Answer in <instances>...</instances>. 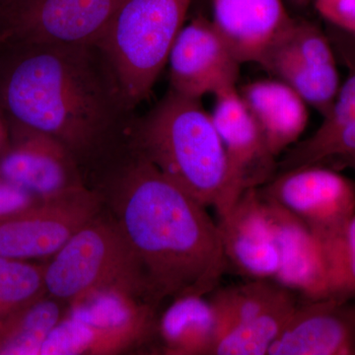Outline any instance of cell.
Returning <instances> with one entry per match:
<instances>
[{"mask_svg":"<svg viewBox=\"0 0 355 355\" xmlns=\"http://www.w3.org/2000/svg\"><path fill=\"white\" fill-rule=\"evenodd\" d=\"M65 315L64 302L48 295L0 320V354H40L46 336Z\"/></svg>","mask_w":355,"mask_h":355,"instance_id":"cell-20","label":"cell"},{"mask_svg":"<svg viewBox=\"0 0 355 355\" xmlns=\"http://www.w3.org/2000/svg\"><path fill=\"white\" fill-rule=\"evenodd\" d=\"M125 0H0V46L98 44Z\"/></svg>","mask_w":355,"mask_h":355,"instance_id":"cell-7","label":"cell"},{"mask_svg":"<svg viewBox=\"0 0 355 355\" xmlns=\"http://www.w3.org/2000/svg\"><path fill=\"white\" fill-rule=\"evenodd\" d=\"M46 265L0 256V320L48 296Z\"/></svg>","mask_w":355,"mask_h":355,"instance_id":"cell-21","label":"cell"},{"mask_svg":"<svg viewBox=\"0 0 355 355\" xmlns=\"http://www.w3.org/2000/svg\"><path fill=\"white\" fill-rule=\"evenodd\" d=\"M168 64L171 89L197 99L235 88L241 64L214 22L202 16L182 28Z\"/></svg>","mask_w":355,"mask_h":355,"instance_id":"cell-11","label":"cell"},{"mask_svg":"<svg viewBox=\"0 0 355 355\" xmlns=\"http://www.w3.org/2000/svg\"><path fill=\"white\" fill-rule=\"evenodd\" d=\"M265 200L275 225L279 253V268L273 282L297 292L305 300L328 298V265L316 236L291 211Z\"/></svg>","mask_w":355,"mask_h":355,"instance_id":"cell-15","label":"cell"},{"mask_svg":"<svg viewBox=\"0 0 355 355\" xmlns=\"http://www.w3.org/2000/svg\"><path fill=\"white\" fill-rule=\"evenodd\" d=\"M105 207L102 193L86 184L40 198L0 219V256L23 261L51 259Z\"/></svg>","mask_w":355,"mask_h":355,"instance_id":"cell-9","label":"cell"},{"mask_svg":"<svg viewBox=\"0 0 355 355\" xmlns=\"http://www.w3.org/2000/svg\"><path fill=\"white\" fill-rule=\"evenodd\" d=\"M8 144V130H7L6 125H4L3 121H2L1 118H0V155H1V154L3 153V151L6 150Z\"/></svg>","mask_w":355,"mask_h":355,"instance_id":"cell-28","label":"cell"},{"mask_svg":"<svg viewBox=\"0 0 355 355\" xmlns=\"http://www.w3.org/2000/svg\"><path fill=\"white\" fill-rule=\"evenodd\" d=\"M336 159L340 164H343L345 167L352 168L355 171V153L345 154V155L340 156Z\"/></svg>","mask_w":355,"mask_h":355,"instance_id":"cell-29","label":"cell"},{"mask_svg":"<svg viewBox=\"0 0 355 355\" xmlns=\"http://www.w3.org/2000/svg\"><path fill=\"white\" fill-rule=\"evenodd\" d=\"M355 153V119L333 132L313 135L299 142L279 164L280 172Z\"/></svg>","mask_w":355,"mask_h":355,"instance_id":"cell-23","label":"cell"},{"mask_svg":"<svg viewBox=\"0 0 355 355\" xmlns=\"http://www.w3.org/2000/svg\"><path fill=\"white\" fill-rule=\"evenodd\" d=\"M113 345L105 331L65 315L46 336L40 355L116 354Z\"/></svg>","mask_w":355,"mask_h":355,"instance_id":"cell-22","label":"cell"},{"mask_svg":"<svg viewBox=\"0 0 355 355\" xmlns=\"http://www.w3.org/2000/svg\"><path fill=\"white\" fill-rule=\"evenodd\" d=\"M191 0H125L100 46L137 108L148 98L184 27Z\"/></svg>","mask_w":355,"mask_h":355,"instance_id":"cell-5","label":"cell"},{"mask_svg":"<svg viewBox=\"0 0 355 355\" xmlns=\"http://www.w3.org/2000/svg\"><path fill=\"white\" fill-rule=\"evenodd\" d=\"M218 317L210 299H174L157 321L163 352L171 355H210L218 338Z\"/></svg>","mask_w":355,"mask_h":355,"instance_id":"cell-18","label":"cell"},{"mask_svg":"<svg viewBox=\"0 0 355 355\" xmlns=\"http://www.w3.org/2000/svg\"><path fill=\"white\" fill-rule=\"evenodd\" d=\"M12 123L11 141L0 155V179L46 198L85 184L78 161L49 133Z\"/></svg>","mask_w":355,"mask_h":355,"instance_id":"cell-10","label":"cell"},{"mask_svg":"<svg viewBox=\"0 0 355 355\" xmlns=\"http://www.w3.org/2000/svg\"><path fill=\"white\" fill-rule=\"evenodd\" d=\"M132 139L168 180L217 216L242 195L211 114L200 99L170 88L148 113L137 116Z\"/></svg>","mask_w":355,"mask_h":355,"instance_id":"cell-3","label":"cell"},{"mask_svg":"<svg viewBox=\"0 0 355 355\" xmlns=\"http://www.w3.org/2000/svg\"><path fill=\"white\" fill-rule=\"evenodd\" d=\"M355 119V67L350 72L338 95L330 114L324 118L323 123L318 128L315 135H324L333 132Z\"/></svg>","mask_w":355,"mask_h":355,"instance_id":"cell-25","label":"cell"},{"mask_svg":"<svg viewBox=\"0 0 355 355\" xmlns=\"http://www.w3.org/2000/svg\"><path fill=\"white\" fill-rule=\"evenodd\" d=\"M329 297L355 299V214L328 263Z\"/></svg>","mask_w":355,"mask_h":355,"instance_id":"cell-24","label":"cell"},{"mask_svg":"<svg viewBox=\"0 0 355 355\" xmlns=\"http://www.w3.org/2000/svg\"><path fill=\"white\" fill-rule=\"evenodd\" d=\"M139 259L147 304L211 294L227 263L218 226L135 146L132 133L88 173Z\"/></svg>","mask_w":355,"mask_h":355,"instance_id":"cell-1","label":"cell"},{"mask_svg":"<svg viewBox=\"0 0 355 355\" xmlns=\"http://www.w3.org/2000/svg\"><path fill=\"white\" fill-rule=\"evenodd\" d=\"M1 48L2 108L10 120L62 142L84 177L130 137L137 108L100 44Z\"/></svg>","mask_w":355,"mask_h":355,"instance_id":"cell-2","label":"cell"},{"mask_svg":"<svg viewBox=\"0 0 355 355\" xmlns=\"http://www.w3.org/2000/svg\"><path fill=\"white\" fill-rule=\"evenodd\" d=\"M105 209L46 263L51 297L70 304L94 292L119 291L146 303L139 259L113 214Z\"/></svg>","mask_w":355,"mask_h":355,"instance_id":"cell-4","label":"cell"},{"mask_svg":"<svg viewBox=\"0 0 355 355\" xmlns=\"http://www.w3.org/2000/svg\"><path fill=\"white\" fill-rule=\"evenodd\" d=\"M318 12L355 36V0H314Z\"/></svg>","mask_w":355,"mask_h":355,"instance_id":"cell-26","label":"cell"},{"mask_svg":"<svg viewBox=\"0 0 355 355\" xmlns=\"http://www.w3.org/2000/svg\"><path fill=\"white\" fill-rule=\"evenodd\" d=\"M214 24L240 64L259 62L292 18L282 0H212Z\"/></svg>","mask_w":355,"mask_h":355,"instance_id":"cell-16","label":"cell"},{"mask_svg":"<svg viewBox=\"0 0 355 355\" xmlns=\"http://www.w3.org/2000/svg\"><path fill=\"white\" fill-rule=\"evenodd\" d=\"M239 93L275 157L298 141L309 113L307 103L291 86L282 80H258Z\"/></svg>","mask_w":355,"mask_h":355,"instance_id":"cell-17","label":"cell"},{"mask_svg":"<svg viewBox=\"0 0 355 355\" xmlns=\"http://www.w3.org/2000/svg\"><path fill=\"white\" fill-rule=\"evenodd\" d=\"M294 1L298 4H304L306 2L310 1V0H294Z\"/></svg>","mask_w":355,"mask_h":355,"instance_id":"cell-30","label":"cell"},{"mask_svg":"<svg viewBox=\"0 0 355 355\" xmlns=\"http://www.w3.org/2000/svg\"><path fill=\"white\" fill-rule=\"evenodd\" d=\"M211 293L219 331L210 355H268L299 304L293 292L270 279Z\"/></svg>","mask_w":355,"mask_h":355,"instance_id":"cell-6","label":"cell"},{"mask_svg":"<svg viewBox=\"0 0 355 355\" xmlns=\"http://www.w3.org/2000/svg\"><path fill=\"white\" fill-rule=\"evenodd\" d=\"M259 190L304 222L323 248L328 265L355 214L354 182L316 164L279 172Z\"/></svg>","mask_w":355,"mask_h":355,"instance_id":"cell-8","label":"cell"},{"mask_svg":"<svg viewBox=\"0 0 355 355\" xmlns=\"http://www.w3.org/2000/svg\"><path fill=\"white\" fill-rule=\"evenodd\" d=\"M38 200L29 191L0 179V219L26 209Z\"/></svg>","mask_w":355,"mask_h":355,"instance_id":"cell-27","label":"cell"},{"mask_svg":"<svg viewBox=\"0 0 355 355\" xmlns=\"http://www.w3.org/2000/svg\"><path fill=\"white\" fill-rule=\"evenodd\" d=\"M258 64L291 86L324 118L330 114L340 90L338 74L317 69L275 44L265 51Z\"/></svg>","mask_w":355,"mask_h":355,"instance_id":"cell-19","label":"cell"},{"mask_svg":"<svg viewBox=\"0 0 355 355\" xmlns=\"http://www.w3.org/2000/svg\"><path fill=\"white\" fill-rule=\"evenodd\" d=\"M211 118L244 191L261 188L277 175V157L237 87L216 95Z\"/></svg>","mask_w":355,"mask_h":355,"instance_id":"cell-14","label":"cell"},{"mask_svg":"<svg viewBox=\"0 0 355 355\" xmlns=\"http://www.w3.org/2000/svg\"><path fill=\"white\" fill-rule=\"evenodd\" d=\"M226 263L251 279H273L279 268L275 225L259 188L243 191L227 214L218 217Z\"/></svg>","mask_w":355,"mask_h":355,"instance_id":"cell-12","label":"cell"},{"mask_svg":"<svg viewBox=\"0 0 355 355\" xmlns=\"http://www.w3.org/2000/svg\"><path fill=\"white\" fill-rule=\"evenodd\" d=\"M268 355H355V299L298 304Z\"/></svg>","mask_w":355,"mask_h":355,"instance_id":"cell-13","label":"cell"}]
</instances>
